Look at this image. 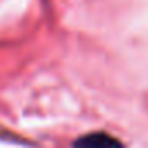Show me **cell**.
<instances>
[{
  "label": "cell",
  "instance_id": "obj_1",
  "mask_svg": "<svg viewBox=\"0 0 148 148\" xmlns=\"http://www.w3.org/2000/svg\"><path fill=\"white\" fill-rule=\"evenodd\" d=\"M73 148H124V145L115 136L98 131L77 138L73 143Z\"/></svg>",
  "mask_w": 148,
  "mask_h": 148
}]
</instances>
